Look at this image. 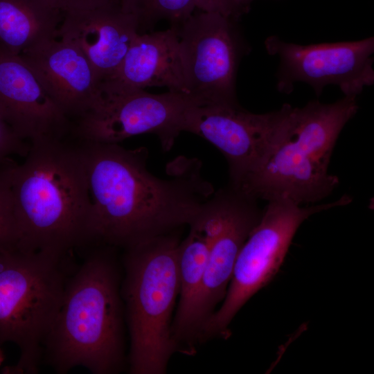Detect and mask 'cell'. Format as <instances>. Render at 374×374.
I'll list each match as a JSON object with an SVG mask.
<instances>
[{
  "label": "cell",
  "instance_id": "5bb4252c",
  "mask_svg": "<svg viewBox=\"0 0 374 374\" xmlns=\"http://www.w3.org/2000/svg\"><path fill=\"white\" fill-rule=\"evenodd\" d=\"M19 55L69 120H78L100 103L97 73L74 44L53 38L35 44Z\"/></svg>",
  "mask_w": 374,
  "mask_h": 374
},
{
  "label": "cell",
  "instance_id": "5b68a950",
  "mask_svg": "<svg viewBox=\"0 0 374 374\" xmlns=\"http://www.w3.org/2000/svg\"><path fill=\"white\" fill-rule=\"evenodd\" d=\"M175 233L125 249L121 291L130 335L132 374H164L177 352L171 331L179 292L180 241Z\"/></svg>",
  "mask_w": 374,
  "mask_h": 374
},
{
  "label": "cell",
  "instance_id": "3957f363",
  "mask_svg": "<svg viewBox=\"0 0 374 374\" xmlns=\"http://www.w3.org/2000/svg\"><path fill=\"white\" fill-rule=\"evenodd\" d=\"M116 267L108 253L90 254L70 276L44 342L43 355L57 373L83 366L114 374L125 363L123 306Z\"/></svg>",
  "mask_w": 374,
  "mask_h": 374
},
{
  "label": "cell",
  "instance_id": "2e32d148",
  "mask_svg": "<svg viewBox=\"0 0 374 374\" xmlns=\"http://www.w3.org/2000/svg\"><path fill=\"white\" fill-rule=\"evenodd\" d=\"M163 87L187 95L181 48L177 28L139 33L120 65L100 82L101 94Z\"/></svg>",
  "mask_w": 374,
  "mask_h": 374
},
{
  "label": "cell",
  "instance_id": "ac0fdd59",
  "mask_svg": "<svg viewBox=\"0 0 374 374\" xmlns=\"http://www.w3.org/2000/svg\"><path fill=\"white\" fill-rule=\"evenodd\" d=\"M188 226V234L178 246L179 292L171 330L175 345L200 287L209 253L213 222L206 206Z\"/></svg>",
  "mask_w": 374,
  "mask_h": 374
},
{
  "label": "cell",
  "instance_id": "4fadbf2b",
  "mask_svg": "<svg viewBox=\"0 0 374 374\" xmlns=\"http://www.w3.org/2000/svg\"><path fill=\"white\" fill-rule=\"evenodd\" d=\"M0 116L30 143L63 139L70 120L19 55L0 48Z\"/></svg>",
  "mask_w": 374,
  "mask_h": 374
},
{
  "label": "cell",
  "instance_id": "603a6c76",
  "mask_svg": "<svg viewBox=\"0 0 374 374\" xmlns=\"http://www.w3.org/2000/svg\"><path fill=\"white\" fill-rule=\"evenodd\" d=\"M62 12L89 8L109 3H123L129 6V0H48Z\"/></svg>",
  "mask_w": 374,
  "mask_h": 374
},
{
  "label": "cell",
  "instance_id": "cb8c5ba5",
  "mask_svg": "<svg viewBox=\"0 0 374 374\" xmlns=\"http://www.w3.org/2000/svg\"><path fill=\"white\" fill-rule=\"evenodd\" d=\"M233 1L245 12L247 11L250 3L253 0H233Z\"/></svg>",
  "mask_w": 374,
  "mask_h": 374
},
{
  "label": "cell",
  "instance_id": "e0dca14e",
  "mask_svg": "<svg viewBox=\"0 0 374 374\" xmlns=\"http://www.w3.org/2000/svg\"><path fill=\"white\" fill-rule=\"evenodd\" d=\"M62 16L48 0H0V48L20 55L57 38Z\"/></svg>",
  "mask_w": 374,
  "mask_h": 374
},
{
  "label": "cell",
  "instance_id": "277c9868",
  "mask_svg": "<svg viewBox=\"0 0 374 374\" xmlns=\"http://www.w3.org/2000/svg\"><path fill=\"white\" fill-rule=\"evenodd\" d=\"M358 109L356 97L290 106L283 137L265 164L237 188L256 199H287L314 204L329 196L339 179L328 172L337 140Z\"/></svg>",
  "mask_w": 374,
  "mask_h": 374
},
{
  "label": "cell",
  "instance_id": "6da1fadb",
  "mask_svg": "<svg viewBox=\"0 0 374 374\" xmlns=\"http://www.w3.org/2000/svg\"><path fill=\"white\" fill-rule=\"evenodd\" d=\"M91 202L89 244L125 249L189 226L214 193L197 159L179 157L167 178L147 168L148 150L80 141Z\"/></svg>",
  "mask_w": 374,
  "mask_h": 374
},
{
  "label": "cell",
  "instance_id": "ba28073f",
  "mask_svg": "<svg viewBox=\"0 0 374 374\" xmlns=\"http://www.w3.org/2000/svg\"><path fill=\"white\" fill-rule=\"evenodd\" d=\"M208 203L213 231L207 262L186 322L176 340L179 350L188 354L200 344L206 323L224 300L238 253L263 211L258 199L229 184L213 193Z\"/></svg>",
  "mask_w": 374,
  "mask_h": 374
},
{
  "label": "cell",
  "instance_id": "d6986e66",
  "mask_svg": "<svg viewBox=\"0 0 374 374\" xmlns=\"http://www.w3.org/2000/svg\"><path fill=\"white\" fill-rule=\"evenodd\" d=\"M129 4L138 17L141 28L161 19L177 26L196 9L194 0H129Z\"/></svg>",
  "mask_w": 374,
  "mask_h": 374
},
{
  "label": "cell",
  "instance_id": "7402d4cb",
  "mask_svg": "<svg viewBox=\"0 0 374 374\" xmlns=\"http://www.w3.org/2000/svg\"><path fill=\"white\" fill-rule=\"evenodd\" d=\"M195 8L200 11L218 13L237 20L244 12L233 0H194Z\"/></svg>",
  "mask_w": 374,
  "mask_h": 374
},
{
  "label": "cell",
  "instance_id": "7a4b0ae2",
  "mask_svg": "<svg viewBox=\"0 0 374 374\" xmlns=\"http://www.w3.org/2000/svg\"><path fill=\"white\" fill-rule=\"evenodd\" d=\"M20 164L8 162L15 209L16 247L70 255L89 244L91 215L86 168L80 146L63 139L30 143Z\"/></svg>",
  "mask_w": 374,
  "mask_h": 374
},
{
  "label": "cell",
  "instance_id": "d4e9b609",
  "mask_svg": "<svg viewBox=\"0 0 374 374\" xmlns=\"http://www.w3.org/2000/svg\"><path fill=\"white\" fill-rule=\"evenodd\" d=\"M5 359L4 354L1 348H0V366L2 364Z\"/></svg>",
  "mask_w": 374,
  "mask_h": 374
},
{
  "label": "cell",
  "instance_id": "52a82bcc",
  "mask_svg": "<svg viewBox=\"0 0 374 374\" xmlns=\"http://www.w3.org/2000/svg\"><path fill=\"white\" fill-rule=\"evenodd\" d=\"M352 200L344 195L332 202L305 206L287 199L268 201L258 224L238 253L225 297L206 323L200 342L228 335L229 324L236 314L275 276L305 220L313 214L349 204Z\"/></svg>",
  "mask_w": 374,
  "mask_h": 374
},
{
  "label": "cell",
  "instance_id": "8fae6325",
  "mask_svg": "<svg viewBox=\"0 0 374 374\" xmlns=\"http://www.w3.org/2000/svg\"><path fill=\"white\" fill-rule=\"evenodd\" d=\"M195 105L199 104L189 96L170 91L160 94L143 89L101 94L98 105L76 120L73 132L79 141L105 143L152 134L168 151L184 132L186 114Z\"/></svg>",
  "mask_w": 374,
  "mask_h": 374
},
{
  "label": "cell",
  "instance_id": "9a60e30c",
  "mask_svg": "<svg viewBox=\"0 0 374 374\" xmlns=\"http://www.w3.org/2000/svg\"><path fill=\"white\" fill-rule=\"evenodd\" d=\"M140 28L136 15L115 3L63 12L57 38L78 47L100 82L116 70Z\"/></svg>",
  "mask_w": 374,
  "mask_h": 374
},
{
  "label": "cell",
  "instance_id": "44dd1931",
  "mask_svg": "<svg viewBox=\"0 0 374 374\" xmlns=\"http://www.w3.org/2000/svg\"><path fill=\"white\" fill-rule=\"evenodd\" d=\"M30 144L19 137L0 116V165L13 154L25 155Z\"/></svg>",
  "mask_w": 374,
  "mask_h": 374
},
{
  "label": "cell",
  "instance_id": "9c48e42d",
  "mask_svg": "<svg viewBox=\"0 0 374 374\" xmlns=\"http://www.w3.org/2000/svg\"><path fill=\"white\" fill-rule=\"evenodd\" d=\"M290 105L255 114L238 103L195 105L186 114L183 131L202 137L222 152L229 166L228 184L238 188L280 143Z\"/></svg>",
  "mask_w": 374,
  "mask_h": 374
},
{
  "label": "cell",
  "instance_id": "7c38bea8",
  "mask_svg": "<svg viewBox=\"0 0 374 374\" xmlns=\"http://www.w3.org/2000/svg\"><path fill=\"white\" fill-rule=\"evenodd\" d=\"M266 50L280 60L277 88L289 93L296 82L310 84L319 96L329 84L346 96L356 97L374 82V37L358 41L300 45L276 36L267 37Z\"/></svg>",
  "mask_w": 374,
  "mask_h": 374
},
{
  "label": "cell",
  "instance_id": "ffe728a7",
  "mask_svg": "<svg viewBox=\"0 0 374 374\" xmlns=\"http://www.w3.org/2000/svg\"><path fill=\"white\" fill-rule=\"evenodd\" d=\"M8 162L0 168V250L15 247L17 242L14 203L6 172Z\"/></svg>",
  "mask_w": 374,
  "mask_h": 374
},
{
  "label": "cell",
  "instance_id": "8992f818",
  "mask_svg": "<svg viewBox=\"0 0 374 374\" xmlns=\"http://www.w3.org/2000/svg\"><path fill=\"white\" fill-rule=\"evenodd\" d=\"M69 255L12 247L0 250V344H15L17 363L5 373H36L69 272Z\"/></svg>",
  "mask_w": 374,
  "mask_h": 374
},
{
  "label": "cell",
  "instance_id": "30bf717a",
  "mask_svg": "<svg viewBox=\"0 0 374 374\" xmlns=\"http://www.w3.org/2000/svg\"><path fill=\"white\" fill-rule=\"evenodd\" d=\"M235 20L218 13H193L177 28L187 95L199 105L238 104L235 81L245 46Z\"/></svg>",
  "mask_w": 374,
  "mask_h": 374
}]
</instances>
